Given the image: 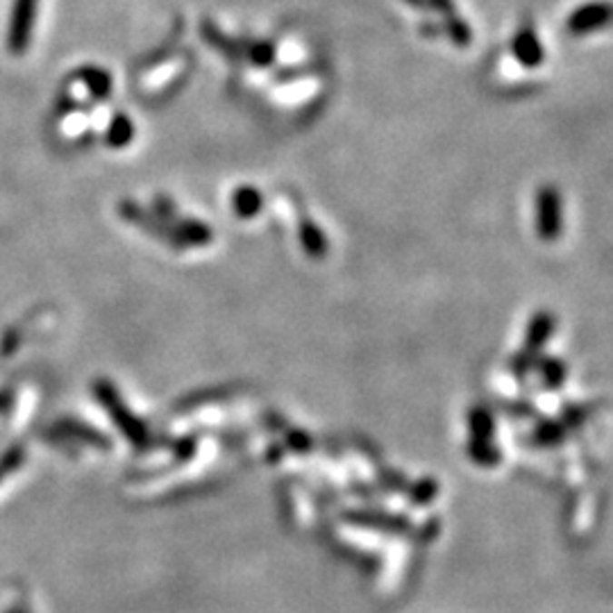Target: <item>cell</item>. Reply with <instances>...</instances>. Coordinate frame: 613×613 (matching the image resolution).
Masks as SVG:
<instances>
[{"label":"cell","instance_id":"1","mask_svg":"<svg viewBox=\"0 0 613 613\" xmlns=\"http://www.w3.org/2000/svg\"><path fill=\"white\" fill-rule=\"evenodd\" d=\"M39 0H14L7 25V48L12 54H23L32 41Z\"/></svg>","mask_w":613,"mask_h":613},{"label":"cell","instance_id":"2","mask_svg":"<svg viewBox=\"0 0 613 613\" xmlns=\"http://www.w3.org/2000/svg\"><path fill=\"white\" fill-rule=\"evenodd\" d=\"M94 393L95 398L100 400V404H103L104 409H107L109 413H112L114 422H116L118 427H121L123 431L127 434V439L132 440V443L141 445L145 440V430L143 425H141L139 420H136L134 416H132L130 411H127V407L123 404V400L118 398V393L114 391V386L109 384L107 380H98L94 384Z\"/></svg>","mask_w":613,"mask_h":613},{"label":"cell","instance_id":"3","mask_svg":"<svg viewBox=\"0 0 613 613\" xmlns=\"http://www.w3.org/2000/svg\"><path fill=\"white\" fill-rule=\"evenodd\" d=\"M611 16V7L607 3H588L584 7L575 9L568 18V30L572 35H588V32L599 30L608 23Z\"/></svg>","mask_w":613,"mask_h":613},{"label":"cell","instance_id":"4","mask_svg":"<svg viewBox=\"0 0 613 613\" xmlns=\"http://www.w3.org/2000/svg\"><path fill=\"white\" fill-rule=\"evenodd\" d=\"M513 54H516L518 62L527 68H536L539 64H543L545 59L543 44L539 41V36H536L534 27H531L529 23L516 32V39H513Z\"/></svg>","mask_w":613,"mask_h":613},{"label":"cell","instance_id":"5","mask_svg":"<svg viewBox=\"0 0 613 613\" xmlns=\"http://www.w3.org/2000/svg\"><path fill=\"white\" fill-rule=\"evenodd\" d=\"M54 430L62 431L66 439H77V440H84V443L89 445H95V448H107L109 440L104 439L100 431H95L94 427L84 425V422L75 420V418H62V420H57V425H54Z\"/></svg>","mask_w":613,"mask_h":613},{"label":"cell","instance_id":"6","mask_svg":"<svg viewBox=\"0 0 613 613\" xmlns=\"http://www.w3.org/2000/svg\"><path fill=\"white\" fill-rule=\"evenodd\" d=\"M559 216H561V207H559V195L554 189H543L539 193V227H543V234H554L559 225Z\"/></svg>","mask_w":613,"mask_h":613},{"label":"cell","instance_id":"7","mask_svg":"<svg viewBox=\"0 0 613 613\" xmlns=\"http://www.w3.org/2000/svg\"><path fill=\"white\" fill-rule=\"evenodd\" d=\"M77 77L84 82V86L89 89V94L98 100H107L112 94V77L107 71L98 66H84L77 71Z\"/></svg>","mask_w":613,"mask_h":613},{"label":"cell","instance_id":"8","mask_svg":"<svg viewBox=\"0 0 613 613\" xmlns=\"http://www.w3.org/2000/svg\"><path fill=\"white\" fill-rule=\"evenodd\" d=\"M132 139H134V123H132L130 116H125V114H116V116L109 121L107 132H104L107 145L109 148H125Z\"/></svg>","mask_w":613,"mask_h":613},{"label":"cell","instance_id":"9","mask_svg":"<svg viewBox=\"0 0 613 613\" xmlns=\"http://www.w3.org/2000/svg\"><path fill=\"white\" fill-rule=\"evenodd\" d=\"M259 204H262V195L254 189H250V186H243V189H239L234 193V209L241 216H252V213H257Z\"/></svg>","mask_w":613,"mask_h":613},{"label":"cell","instance_id":"10","mask_svg":"<svg viewBox=\"0 0 613 613\" xmlns=\"http://www.w3.org/2000/svg\"><path fill=\"white\" fill-rule=\"evenodd\" d=\"M23 461H25V450H23V445H12V448L0 457V470L7 475V472H14L16 468H21Z\"/></svg>","mask_w":613,"mask_h":613},{"label":"cell","instance_id":"11","mask_svg":"<svg viewBox=\"0 0 613 613\" xmlns=\"http://www.w3.org/2000/svg\"><path fill=\"white\" fill-rule=\"evenodd\" d=\"M250 59H252L254 64H259V66H266V64H272V59H275V48H272V44L252 45Z\"/></svg>","mask_w":613,"mask_h":613},{"label":"cell","instance_id":"12","mask_svg":"<svg viewBox=\"0 0 613 613\" xmlns=\"http://www.w3.org/2000/svg\"><path fill=\"white\" fill-rule=\"evenodd\" d=\"M12 400H14L12 391H9V389H3V391H0V413H3L5 409L9 407V404H12Z\"/></svg>","mask_w":613,"mask_h":613},{"label":"cell","instance_id":"13","mask_svg":"<svg viewBox=\"0 0 613 613\" xmlns=\"http://www.w3.org/2000/svg\"><path fill=\"white\" fill-rule=\"evenodd\" d=\"M7 613H18V608H9V611Z\"/></svg>","mask_w":613,"mask_h":613},{"label":"cell","instance_id":"14","mask_svg":"<svg viewBox=\"0 0 613 613\" xmlns=\"http://www.w3.org/2000/svg\"><path fill=\"white\" fill-rule=\"evenodd\" d=\"M3 477H5V472H3V470H0V480H3Z\"/></svg>","mask_w":613,"mask_h":613}]
</instances>
